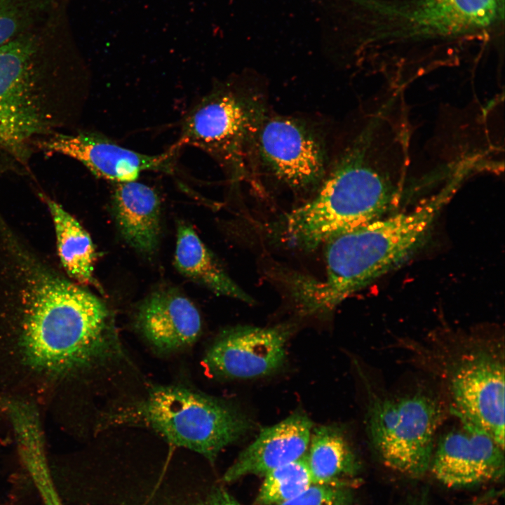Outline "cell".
<instances>
[{
	"instance_id": "cell-1",
	"label": "cell",
	"mask_w": 505,
	"mask_h": 505,
	"mask_svg": "<svg viewBox=\"0 0 505 505\" xmlns=\"http://www.w3.org/2000/svg\"><path fill=\"white\" fill-rule=\"evenodd\" d=\"M315 196L288 213L281 236L311 250L386 215L403 193L412 135L403 120L380 107L365 109Z\"/></svg>"
},
{
	"instance_id": "cell-2",
	"label": "cell",
	"mask_w": 505,
	"mask_h": 505,
	"mask_svg": "<svg viewBox=\"0 0 505 505\" xmlns=\"http://www.w3.org/2000/svg\"><path fill=\"white\" fill-rule=\"evenodd\" d=\"M68 4L0 46V154L29 170L36 144L65 133L78 63Z\"/></svg>"
},
{
	"instance_id": "cell-3",
	"label": "cell",
	"mask_w": 505,
	"mask_h": 505,
	"mask_svg": "<svg viewBox=\"0 0 505 505\" xmlns=\"http://www.w3.org/2000/svg\"><path fill=\"white\" fill-rule=\"evenodd\" d=\"M459 187L448 180L412 209L386 215L326 243L325 279L307 281V312L332 309L409 260L426 243L440 211Z\"/></svg>"
},
{
	"instance_id": "cell-4",
	"label": "cell",
	"mask_w": 505,
	"mask_h": 505,
	"mask_svg": "<svg viewBox=\"0 0 505 505\" xmlns=\"http://www.w3.org/2000/svg\"><path fill=\"white\" fill-rule=\"evenodd\" d=\"M418 349L417 358L438 379L450 412L488 433L504 449L503 339L450 331Z\"/></svg>"
},
{
	"instance_id": "cell-5",
	"label": "cell",
	"mask_w": 505,
	"mask_h": 505,
	"mask_svg": "<svg viewBox=\"0 0 505 505\" xmlns=\"http://www.w3.org/2000/svg\"><path fill=\"white\" fill-rule=\"evenodd\" d=\"M107 421L145 426L212 462L253 428L250 418L234 405L180 386L155 387L144 398L109 414Z\"/></svg>"
},
{
	"instance_id": "cell-6",
	"label": "cell",
	"mask_w": 505,
	"mask_h": 505,
	"mask_svg": "<svg viewBox=\"0 0 505 505\" xmlns=\"http://www.w3.org/2000/svg\"><path fill=\"white\" fill-rule=\"evenodd\" d=\"M366 429L371 445L387 467L419 477L429 469L445 405L423 392L380 396L369 391Z\"/></svg>"
},
{
	"instance_id": "cell-7",
	"label": "cell",
	"mask_w": 505,
	"mask_h": 505,
	"mask_svg": "<svg viewBox=\"0 0 505 505\" xmlns=\"http://www.w3.org/2000/svg\"><path fill=\"white\" fill-rule=\"evenodd\" d=\"M266 115L258 95L231 86L217 88L188 113L175 146L198 147L240 178L245 174Z\"/></svg>"
},
{
	"instance_id": "cell-8",
	"label": "cell",
	"mask_w": 505,
	"mask_h": 505,
	"mask_svg": "<svg viewBox=\"0 0 505 505\" xmlns=\"http://www.w3.org/2000/svg\"><path fill=\"white\" fill-rule=\"evenodd\" d=\"M252 156L267 173L294 191L317 189L327 173L322 139L307 123L293 117L266 115Z\"/></svg>"
},
{
	"instance_id": "cell-9",
	"label": "cell",
	"mask_w": 505,
	"mask_h": 505,
	"mask_svg": "<svg viewBox=\"0 0 505 505\" xmlns=\"http://www.w3.org/2000/svg\"><path fill=\"white\" fill-rule=\"evenodd\" d=\"M504 0H417L402 9V22L410 36L440 51L462 39L484 36L504 17Z\"/></svg>"
},
{
	"instance_id": "cell-10",
	"label": "cell",
	"mask_w": 505,
	"mask_h": 505,
	"mask_svg": "<svg viewBox=\"0 0 505 505\" xmlns=\"http://www.w3.org/2000/svg\"><path fill=\"white\" fill-rule=\"evenodd\" d=\"M291 323L261 328L236 326L222 331L208 349L203 363L215 376L253 379L280 370L286 359Z\"/></svg>"
},
{
	"instance_id": "cell-11",
	"label": "cell",
	"mask_w": 505,
	"mask_h": 505,
	"mask_svg": "<svg viewBox=\"0 0 505 505\" xmlns=\"http://www.w3.org/2000/svg\"><path fill=\"white\" fill-rule=\"evenodd\" d=\"M37 152L60 154L81 163L94 175L116 183L135 181L147 170L170 173L173 170V146L169 151L148 155L122 147L93 132L58 133L39 141Z\"/></svg>"
},
{
	"instance_id": "cell-12",
	"label": "cell",
	"mask_w": 505,
	"mask_h": 505,
	"mask_svg": "<svg viewBox=\"0 0 505 505\" xmlns=\"http://www.w3.org/2000/svg\"><path fill=\"white\" fill-rule=\"evenodd\" d=\"M460 422V427L440 438L429 470L449 487H468L502 477L504 449L484 430Z\"/></svg>"
},
{
	"instance_id": "cell-13",
	"label": "cell",
	"mask_w": 505,
	"mask_h": 505,
	"mask_svg": "<svg viewBox=\"0 0 505 505\" xmlns=\"http://www.w3.org/2000/svg\"><path fill=\"white\" fill-rule=\"evenodd\" d=\"M312 422L297 412L280 422L262 428L229 467L223 480L231 483L244 476L262 475L303 457L308 449Z\"/></svg>"
},
{
	"instance_id": "cell-14",
	"label": "cell",
	"mask_w": 505,
	"mask_h": 505,
	"mask_svg": "<svg viewBox=\"0 0 505 505\" xmlns=\"http://www.w3.org/2000/svg\"><path fill=\"white\" fill-rule=\"evenodd\" d=\"M136 325L158 351L170 353L194 344L201 332L200 313L186 297L173 290L158 291L140 306Z\"/></svg>"
},
{
	"instance_id": "cell-15",
	"label": "cell",
	"mask_w": 505,
	"mask_h": 505,
	"mask_svg": "<svg viewBox=\"0 0 505 505\" xmlns=\"http://www.w3.org/2000/svg\"><path fill=\"white\" fill-rule=\"evenodd\" d=\"M112 205L126 241L141 253H153L159 243L161 227V203L156 191L136 180L117 183Z\"/></svg>"
},
{
	"instance_id": "cell-16",
	"label": "cell",
	"mask_w": 505,
	"mask_h": 505,
	"mask_svg": "<svg viewBox=\"0 0 505 505\" xmlns=\"http://www.w3.org/2000/svg\"><path fill=\"white\" fill-rule=\"evenodd\" d=\"M39 196L51 217L62 270L79 285L102 290L94 276L96 252L89 234L61 204L43 192Z\"/></svg>"
},
{
	"instance_id": "cell-17",
	"label": "cell",
	"mask_w": 505,
	"mask_h": 505,
	"mask_svg": "<svg viewBox=\"0 0 505 505\" xmlns=\"http://www.w3.org/2000/svg\"><path fill=\"white\" fill-rule=\"evenodd\" d=\"M174 264L180 274L217 295L253 302L229 277L194 229L184 223L178 225Z\"/></svg>"
},
{
	"instance_id": "cell-18",
	"label": "cell",
	"mask_w": 505,
	"mask_h": 505,
	"mask_svg": "<svg viewBox=\"0 0 505 505\" xmlns=\"http://www.w3.org/2000/svg\"><path fill=\"white\" fill-rule=\"evenodd\" d=\"M315 484L351 483L359 471L358 460L342 430L321 426L311 432L306 452Z\"/></svg>"
},
{
	"instance_id": "cell-19",
	"label": "cell",
	"mask_w": 505,
	"mask_h": 505,
	"mask_svg": "<svg viewBox=\"0 0 505 505\" xmlns=\"http://www.w3.org/2000/svg\"><path fill=\"white\" fill-rule=\"evenodd\" d=\"M313 484L315 483L305 454L266 473L255 503L257 505H278L297 496Z\"/></svg>"
},
{
	"instance_id": "cell-20",
	"label": "cell",
	"mask_w": 505,
	"mask_h": 505,
	"mask_svg": "<svg viewBox=\"0 0 505 505\" xmlns=\"http://www.w3.org/2000/svg\"><path fill=\"white\" fill-rule=\"evenodd\" d=\"M70 0H0V46Z\"/></svg>"
},
{
	"instance_id": "cell-21",
	"label": "cell",
	"mask_w": 505,
	"mask_h": 505,
	"mask_svg": "<svg viewBox=\"0 0 505 505\" xmlns=\"http://www.w3.org/2000/svg\"><path fill=\"white\" fill-rule=\"evenodd\" d=\"M350 484H313L297 496L278 505H350Z\"/></svg>"
},
{
	"instance_id": "cell-22",
	"label": "cell",
	"mask_w": 505,
	"mask_h": 505,
	"mask_svg": "<svg viewBox=\"0 0 505 505\" xmlns=\"http://www.w3.org/2000/svg\"><path fill=\"white\" fill-rule=\"evenodd\" d=\"M187 505H241L227 490L218 487L213 490L204 497Z\"/></svg>"
},
{
	"instance_id": "cell-23",
	"label": "cell",
	"mask_w": 505,
	"mask_h": 505,
	"mask_svg": "<svg viewBox=\"0 0 505 505\" xmlns=\"http://www.w3.org/2000/svg\"><path fill=\"white\" fill-rule=\"evenodd\" d=\"M45 502L46 505H61V503L55 494L49 495L45 499Z\"/></svg>"
},
{
	"instance_id": "cell-24",
	"label": "cell",
	"mask_w": 505,
	"mask_h": 505,
	"mask_svg": "<svg viewBox=\"0 0 505 505\" xmlns=\"http://www.w3.org/2000/svg\"><path fill=\"white\" fill-rule=\"evenodd\" d=\"M410 505H421V504H410ZM472 505H473V504H472ZM473 505H476V504H473Z\"/></svg>"
}]
</instances>
